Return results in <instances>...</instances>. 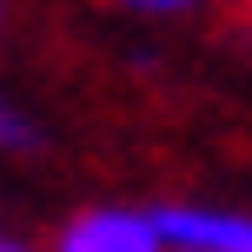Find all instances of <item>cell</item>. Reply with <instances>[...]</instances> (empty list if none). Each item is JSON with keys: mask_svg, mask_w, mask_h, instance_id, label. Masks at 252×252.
I'll return each instance as SVG.
<instances>
[{"mask_svg": "<svg viewBox=\"0 0 252 252\" xmlns=\"http://www.w3.org/2000/svg\"><path fill=\"white\" fill-rule=\"evenodd\" d=\"M53 252H166L153 213H126V206H87L60 226Z\"/></svg>", "mask_w": 252, "mask_h": 252, "instance_id": "1", "label": "cell"}, {"mask_svg": "<svg viewBox=\"0 0 252 252\" xmlns=\"http://www.w3.org/2000/svg\"><path fill=\"white\" fill-rule=\"evenodd\" d=\"M159 239L173 252H252V219L246 213H213V206H159L153 213Z\"/></svg>", "mask_w": 252, "mask_h": 252, "instance_id": "2", "label": "cell"}, {"mask_svg": "<svg viewBox=\"0 0 252 252\" xmlns=\"http://www.w3.org/2000/svg\"><path fill=\"white\" fill-rule=\"evenodd\" d=\"M0 146H7V153H33V146H40L33 120H20V113H13L7 100H0Z\"/></svg>", "mask_w": 252, "mask_h": 252, "instance_id": "3", "label": "cell"}, {"mask_svg": "<svg viewBox=\"0 0 252 252\" xmlns=\"http://www.w3.org/2000/svg\"><path fill=\"white\" fill-rule=\"evenodd\" d=\"M126 7H146V13H173V7H192V0H126Z\"/></svg>", "mask_w": 252, "mask_h": 252, "instance_id": "4", "label": "cell"}, {"mask_svg": "<svg viewBox=\"0 0 252 252\" xmlns=\"http://www.w3.org/2000/svg\"><path fill=\"white\" fill-rule=\"evenodd\" d=\"M0 252H27V246H20V239H0Z\"/></svg>", "mask_w": 252, "mask_h": 252, "instance_id": "5", "label": "cell"}]
</instances>
